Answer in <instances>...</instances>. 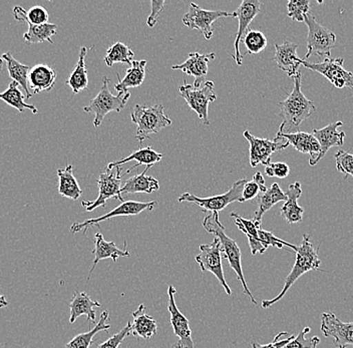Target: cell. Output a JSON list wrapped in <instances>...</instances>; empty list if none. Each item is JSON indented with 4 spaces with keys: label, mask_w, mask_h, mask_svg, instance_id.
<instances>
[{
    "label": "cell",
    "mask_w": 353,
    "mask_h": 348,
    "mask_svg": "<svg viewBox=\"0 0 353 348\" xmlns=\"http://www.w3.org/2000/svg\"><path fill=\"white\" fill-rule=\"evenodd\" d=\"M277 136H281L289 143L290 146L294 147L300 153L309 154V165L315 166L317 164V158L320 154V146L319 141L315 139L312 134L298 132L294 134H285L279 129Z\"/></svg>",
    "instance_id": "obj_20"
},
{
    "label": "cell",
    "mask_w": 353,
    "mask_h": 348,
    "mask_svg": "<svg viewBox=\"0 0 353 348\" xmlns=\"http://www.w3.org/2000/svg\"><path fill=\"white\" fill-rule=\"evenodd\" d=\"M308 28L307 54L303 61H307L311 54L317 57H330L331 50L336 45V35L332 30L317 23L315 17L310 12L306 14L305 21Z\"/></svg>",
    "instance_id": "obj_6"
},
{
    "label": "cell",
    "mask_w": 353,
    "mask_h": 348,
    "mask_svg": "<svg viewBox=\"0 0 353 348\" xmlns=\"http://www.w3.org/2000/svg\"><path fill=\"white\" fill-rule=\"evenodd\" d=\"M110 79L103 76V85L96 98L90 101V105L83 108L85 112H92L94 114V125L98 129L103 123V119L108 114L112 112H120L127 105L131 92H119L118 94H112L109 88Z\"/></svg>",
    "instance_id": "obj_5"
},
{
    "label": "cell",
    "mask_w": 353,
    "mask_h": 348,
    "mask_svg": "<svg viewBox=\"0 0 353 348\" xmlns=\"http://www.w3.org/2000/svg\"><path fill=\"white\" fill-rule=\"evenodd\" d=\"M165 1L164 0H152V12L149 15L147 19V24L149 28H153L156 23H158L159 17H160L161 13L164 10Z\"/></svg>",
    "instance_id": "obj_49"
},
{
    "label": "cell",
    "mask_w": 353,
    "mask_h": 348,
    "mask_svg": "<svg viewBox=\"0 0 353 348\" xmlns=\"http://www.w3.org/2000/svg\"><path fill=\"white\" fill-rule=\"evenodd\" d=\"M287 196L285 192L282 191L279 184L274 183L270 188L267 189L265 193L260 196L258 199V209L256 210L253 221L256 225L260 226L262 222V218L267 211L270 210L277 203L286 201Z\"/></svg>",
    "instance_id": "obj_30"
},
{
    "label": "cell",
    "mask_w": 353,
    "mask_h": 348,
    "mask_svg": "<svg viewBox=\"0 0 353 348\" xmlns=\"http://www.w3.org/2000/svg\"><path fill=\"white\" fill-rule=\"evenodd\" d=\"M289 173L290 168L285 163H270L268 166L265 167V174L270 178L285 179Z\"/></svg>",
    "instance_id": "obj_47"
},
{
    "label": "cell",
    "mask_w": 353,
    "mask_h": 348,
    "mask_svg": "<svg viewBox=\"0 0 353 348\" xmlns=\"http://www.w3.org/2000/svg\"><path fill=\"white\" fill-rule=\"evenodd\" d=\"M26 96L22 94L19 85L17 81H11L6 92H0V100L8 103L10 107L14 108L19 112L30 110L33 114H37V109L33 105L26 103Z\"/></svg>",
    "instance_id": "obj_37"
},
{
    "label": "cell",
    "mask_w": 353,
    "mask_h": 348,
    "mask_svg": "<svg viewBox=\"0 0 353 348\" xmlns=\"http://www.w3.org/2000/svg\"><path fill=\"white\" fill-rule=\"evenodd\" d=\"M242 41L246 46L247 54H260L267 46L266 37L258 30H249Z\"/></svg>",
    "instance_id": "obj_41"
},
{
    "label": "cell",
    "mask_w": 353,
    "mask_h": 348,
    "mask_svg": "<svg viewBox=\"0 0 353 348\" xmlns=\"http://www.w3.org/2000/svg\"><path fill=\"white\" fill-rule=\"evenodd\" d=\"M295 338V336L289 334L288 332H280L275 336L274 340L268 345H260V343L252 342L253 348H283L288 345L291 340Z\"/></svg>",
    "instance_id": "obj_48"
},
{
    "label": "cell",
    "mask_w": 353,
    "mask_h": 348,
    "mask_svg": "<svg viewBox=\"0 0 353 348\" xmlns=\"http://www.w3.org/2000/svg\"><path fill=\"white\" fill-rule=\"evenodd\" d=\"M334 157L336 160L337 171L345 174V176L350 175L353 178V154L339 151Z\"/></svg>",
    "instance_id": "obj_45"
},
{
    "label": "cell",
    "mask_w": 353,
    "mask_h": 348,
    "mask_svg": "<svg viewBox=\"0 0 353 348\" xmlns=\"http://www.w3.org/2000/svg\"><path fill=\"white\" fill-rule=\"evenodd\" d=\"M222 258V246L218 238H215L211 244L201 245L200 253L195 257L202 272H211L218 279L227 294L231 295V288L227 284L223 271Z\"/></svg>",
    "instance_id": "obj_12"
},
{
    "label": "cell",
    "mask_w": 353,
    "mask_h": 348,
    "mask_svg": "<svg viewBox=\"0 0 353 348\" xmlns=\"http://www.w3.org/2000/svg\"><path fill=\"white\" fill-rule=\"evenodd\" d=\"M203 227L210 234H213L215 238L220 240L222 246L223 258L228 260L229 265L232 269L235 271L238 279L243 285V292L250 298L251 303L257 305V300L254 298L252 293L249 290L246 280H245L244 273L242 268L241 250L236 243L235 240L227 236L225 233V227L220 222L219 213L210 212L206 214Z\"/></svg>",
    "instance_id": "obj_2"
},
{
    "label": "cell",
    "mask_w": 353,
    "mask_h": 348,
    "mask_svg": "<svg viewBox=\"0 0 353 348\" xmlns=\"http://www.w3.org/2000/svg\"><path fill=\"white\" fill-rule=\"evenodd\" d=\"M145 61H134L131 68L125 72V78L121 79L120 74H117L119 81L114 83V88L118 94L129 92V89H134L143 85L145 79Z\"/></svg>",
    "instance_id": "obj_28"
},
{
    "label": "cell",
    "mask_w": 353,
    "mask_h": 348,
    "mask_svg": "<svg viewBox=\"0 0 353 348\" xmlns=\"http://www.w3.org/2000/svg\"><path fill=\"white\" fill-rule=\"evenodd\" d=\"M163 158L162 154L158 153L154 151L151 147H140L137 151L132 152L130 154L128 157L121 158V160L114 161V162L110 163L108 165V169L114 170L119 168L121 165L125 164V163L132 162V161H136V166L132 167L125 172V174L131 173L132 171L138 168V167L145 165V167H153L154 164L160 162Z\"/></svg>",
    "instance_id": "obj_26"
},
{
    "label": "cell",
    "mask_w": 353,
    "mask_h": 348,
    "mask_svg": "<svg viewBox=\"0 0 353 348\" xmlns=\"http://www.w3.org/2000/svg\"><path fill=\"white\" fill-rule=\"evenodd\" d=\"M158 206V202H136V201H125L121 203L120 206L117 208L112 209L110 212L105 214V215L101 216V217L94 218V219H88L87 221L81 222V223H74L70 227V232L72 234L76 233L85 232L88 228L92 227L99 226L101 222L107 221V220L112 219L114 217H121V216H136L139 214L143 212V211H153L156 207Z\"/></svg>",
    "instance_id": "obj_14"
},
{
    "label": "cell",
    "mask_w": 353,
    "mask_h": 348,
    "mask_svg": "<svg viewBox=\"0 0 353 348\" xmlns=\"http://www.w3.org/2000/svg\"><path fill=\"white\" fill-rule=\"evenodd\" d=\"M114 170L105 169L99 174L98 181L99 196L94 201H83L81 205L85 211L92 212L99 207H105V203L110 199H116L121 203L125 202L121 194V169L120 167Z\"/></svg>",
    "instance_id": "obj_9"
},
{
    "label": "cell",
    "mask_w": 353,
    "mask_h": 348,
    "mask_svg": "<svg viewBox=\"0 0 353 348\" xmlns=\"http://www.w3.org/2000/svg\"><path fill=\"white\" fill-rule=\"evenodd\" d=\"M231 217L235 218L238 228L248 238L249 246H250L252 255H256L257 253L264 254L266 250L258 236V230H259L260 226L256 225L253 220L244 219L236 213H231Z\"/></svg>",
    "instance_id": "obj_35"
},
{
    "label": "cell",
    "mask_w": 353,
    "mask_h": 348,
    "mask_svg": "<svg viewBox=\"0 0 353 348\" xmlns=\"http://www.w3.org/2000/svg\"><path fill=\"white\" fill-rule=\"evenodd\" d=\"M215 85L213 81H205L204 85L200 89H196L193 85H189L185 81L184 85L179 87L181 96L187 101L188 105L198 114L199 119L205 125H210L209 105L212 101L217 100Z\"/></svg>",
    "instance_id": "obj_7"
},
{
    "label": "cell",
    "mask_w": 353,
    "mask_h": 348,
    "mask_svg": "<svg viewBox=\"0 0 353 348\" xmlns=\"http://www.w3.org/2000/svg\"><path fill=\"white\" fill-rule=\"evenodd\" d=\"M222 17H237L236 12H228L222 10H207L192 2L189 10L183 17L182 21L185 26L190 30H199L204 35L205 39H211L213 37V23Z\"/></svg>",
    "instance_id": "obj_10"
},
{
    "label": "cell",
    "mask_w": 353,
    "mask_h": 348,
    "mask_svg": "<svg viewBox=\"0 0 353 348\" xmlns=\"http://www.w3.org/2000/svg\"><path fill=\"white\" fill-rule=\"evenodd\" d=\"M149 169V167H145V171L142 174L134 175V177L125 181V185L121 189V195L136 193L151 194L154 191H158L160 189L159 181L154 179L152 176L145 175Z\"/></svg>",
    "instance_id": "obj_29"
},
{
    "label": "cell",
    "mask_w": 353,
    "mask_h": 348,
    "mask_svg": "<svg viewBox=\"0 0 353 348\" xmlns=\"http://www.w3.org/2000/svg\"><path fill=\"white\" fill-rule=\"evenodd\" d=\"M261 2L259 0H243L238 10H236L238 19V32L236 34L234 48L235 54L233 59H235L238 65H242L243 56L240 52V43L244 39L245 35L249 32V25L252 23L255 17L261 12Z\"/></svg>",
    "instance_id": "obj_17"
},
{
    "label": "cell",
    "mask_w": 353,
    "mask_h": 348,
    "mask_svg": "<svg viewBox=\"0 0 353 348\" xmlns=\"http://www.w3.org/2000/svg\"><path fill=\"white\" fill-rule=\"evenodd\" d=\"M88 54V48L83 46L79 52V61L74 70L66 81V85H70L74 94H79L81 90L88 89V78L87 67H85V57Z\"/></svg>",
    "instance_id": "obj_34"
},
{
    "label": "cell",
    "mask_w": 353,
    "mask_h": 348,
    "mask_svg": "<svg viewBox=\"0 0 353 348\" xmlns=\"http://www.w3.org/2000/svg\"><path fill=\"white\" fill-rule=\"evenodd\" d=\"M342 125H343V123L339 121V122L332 123L322 129L313 130L312 135L319 141L320 146V154L317 162L324 158L331 147L343 146L345 133L339 131V127Z\"/></svg>",
    "instance_id": "obj_21"
},
{
    "label": "cell",
    "mask_w": 353,
    "mask_h": 348,
    "mask_svg": "<svg viewBox=\"0 0 353 348\" xmlns=\"http://www.w3.org/2000/svg\"><path fill=\"white\" fill-rule=\"evenodd\" d=\"M294 87L285 101L279 103L282 122L279 129L285 134L298 133L300 125L316 111L314 103L308 100L301 92V72L294 76Z\"/></svg>",
    "instance_id": "obj_1"
},
{
    "label": "cell",
    "mask_w": 353,
    "mask_h": 348,
    "mask_svg": "<svg viewBox=\"0 0 353 348\" xmlns=\"http://www.w3.org/2000/svg\"><path fill=\"white\" fill-rule=\"evenodd\" d=\"M310 327H304L300 331V334L293 340H291L288 345L283 348H317V345L320 343L319 336L310 337L307 338L306 336L310 332Z\"/></svg>",
    "instance_id": "obj_43"
},
{
    "label": "cell",
    "mask_w": 353,
    "mask_h": 348,
    "mask_svg": "<svg viewBox=\"0 0 353 348\" xmlns=\"http://www.w3.org/2000/svg\"><path fill=\"white\" fill-rule=\"evenodd\" d=\"M134 57V52L129 46L118 41V43L108 48L107 54L105 57V63L109 68H112L114 63L132 65Z\"/></svg>",
    "instance_id": "obj_38"
},
{
    "label": "cell",
    "mask_w": 353,
    "mask_h": 348,
    "mask_svg": "<svg viewBox=\"0 0 353 348\" xmlns=\"http://www.w3.org/2000/svg\"><path fill=\"white\" fill-rule=\"evenodd\" d=\"M94 259L92 262V269L88 273V279L90 280V275L94 272V268L98 265L101 260L112 259L114 262L118 260L119 257H130V252L128 250H121L114 244V242L105 241L101 233H97L94 235V249L92 250Z\"/></svg>",
    "instance_id": "obj_24"
},
{
    "label": "cell",
    "mask_w": 353,
    "mask_h": 348,
    "mask_svg": "<svg viewBox=\"0 0 353 348\" xmlns=\"http://www.w3.org/2000/svg\"><path fill=\"white\" fill-rule=\"evenodd\" d=\"M320 329L324 336L334 339L335 347H353V323H343L332 312H323Z\"/></svg>",
    "instance_id": "obj_16"
},
{
    "label": "cell",
    "mask_w": 353,
    "mask_h": 348,
    "mask_svg": "<svg viewBox=\"0 0 353 348\" xmlns=\"http://www.w3.org/2000/svg\"><path fill=\"white\" fill-rule=\"evenodd\" d=\"M8 301L6 300V296L0 293V308L6 307L8 305Z\"/></svg>",
    "instance_id": "obj_50"
},
{
    "label": "cell",
    "mask_w": 353,
    "mask_h": 348,
    "mask_svg": "<svg viewBox=\"0 0 353 348\" xmlns=\"http://www.w3.org/2000/svg\"><path fill=\"white\" fill-rule=\"evenodd\" d=\"M297 43L284 41L282 45H275L274 61L289 78H294L300 72L302 59L297 56Z\"/></svg>",
    "instance_id": "obj_19"
},
{
    "label": "cell",
    "mask_w": 353,
    "mask_h": 348,
    "mask_svg": "<svg viewBox=\"0 0 353 348\" xmlns=\"http://www.w3.org/2000/svg\"><path fill=\"white\" fill-rule=\"evenodd\" d=\"M108 320H109V314L105 310L101 314L99 323L92 329L85 332V334H77L65 345V348H90L92 343L94 342V337L97 334L101 331L108 332V330L110 329V325H107Z\"/></svg>",
    "instance_id": "obj_36"
},
{
    "label": "cell",
    "mask_w": 353,
    "mask_h": 348,
    "mask_svg": "<svg viewBox=\"0 0 353 348\" xmlns=\"http://www.w3.org/2000/svg\"><path fill=\"white\" fill-rule=\"evenodd\" d=\"M309 10L310 2L308 0H290L287 2V15L298 23H304Z\"/></svg>",
    "instance_id": "obj_42"
},
{
    "label": "cell",
    "mask_w": 353,
    "mask_h": 348,
    "mask_svg": "<svg viewBox=\"0 0 353 348\" xmlns=\"http://www.w3.org/2000/svg\"><path fill=\"white\" fill-rule=\"evenodd\" d=\"M1 57L6 63L10 78L21 85L22 89L26 92L28 100L32 99V94L30 90V85H28V74H30V68L17 61L11 52H6L2 54Z\"/></svg>",
    "instance_id": "obj_32"
},
{
    "label": "cell",
    "mask_w": 353,
    "mask_h": 348,
    "mask_svg": "<svg viewBox=\"0 0 353 348\" xmlns=\"http://www.w3.org/2000/svg\"><path fill=\"white\" fill-rule=\"evenodd\" d=\"M57 72L48 65H37L30 68L28 74V85L33 94L50 92L54 89L57 81Z\"/></svg>",
    "instance_id": "obj_22"
},
{
    "label": "cell",
    "mask_w": 353,
    "mask_h": 348,
    "mask_svg": "<svg viewBox=\"0 0 353 348\" xmlns=\"http://www.w3.org/2000/svg\"><path fill=\"white\" fill-rule=\"evenodd\" d=\"M99 306L101 303L99 301L92 300L87 293L74 292L70 303V323H76L77 319L81 315L87 316L88 321L90 323H96V311L94 307H99Z\"/></svg>",
    "instance_id": "obj_25"
},
{
    "label": "cell",
    "mask_w": 353,
    "mask_h": 348,
    "mask_svg": "<svg viewBox=\"0 0 353 348\" xmlns=\"http://www.w3.org/2000/svg\"><path fill=\"white\" fill-rule=\"evenodd\" d=\"M23 23L28 25V30L23 34V39L28 45H35V43H43L44 41L54 43L52 41V37L57 34V25L54 23H46L41 25H34L30 23L26 19H21Z\"/></svg>",
    "instance_id": "obj_33"
},
{
    "label": "cell",
    "mask_w": 353,
    "mask_h": 348,
    "mask_svg": "<svg viewBox=\"0 0 353 348\" xmlns=\"http://www.w3.org/2000/svg\"><path fill=\"white\" fill-rule=\"evenodd\" d=\"M247 180L242 179L234 183L228 192L222 195L212 196V197L200 198L191 193H184L179 197V202H190L197 204L202 208L203 212H218L224 210L227 206L234 202L242 203L243 189Z\"/></svg>",
    "instance_id": "obj_8"
},
{
    "label": "cell",
    "mask_w": 353,
    "mask_h": 348,
    "mask_svg": "<svg viewBox=\"0 0 353 348\" xmlns=\"http://www.w3.org/2000/svg\"><path fill=\"white\" fill-rule=\"evenodd\" d=\"M3 59H2L1 56H0V72H1L2 70H3Z\"/></svg>",
    "instance_id": "obj_51"
},
{
    "label": "cell",
    "mask_w": 353,
    "mask_h": 348,
    "mask_svg": "<svg viewBox=\"0 0 353 348\" xmlns=\"http://www.w3.org/2000/svg\"><path fill=\"white\" fill-rule=\"evenodd\" d=\"M258 236H259L260 242L263 245L265 250H267L270 246L278 249H283L286 246V247L292 249V251L295 252V249L297 247V246L293 245V244L288 243V242L276 237L272 232L265 231L261 228L258 230Z\"/></svg>",
    "instance_id": "obj_44"
},
{
    "label": "cell",
    "mask_w": 353,
    "mask_h": 348,
    "mask_svg": "<svg viewBox=\"0 0 353 348\" xmlns=\"http://www.w3.org/2000/svg\"><path fill=\"white\" fill-rule=\"evenodd\" d=\"M57 177H59V193L61 196L74 201L81 198L83 191L74 176L72 165H68L65 169L57 170Z\"/></svg>",
    "instance_id": "obj_31"
},
{
    "label": "cell",
    "mask_w": 353,
    "mask_h": 348,
    "mask_svg": "<svg viewBox=\"0 0 353 348\" xmlns=\"http://www.w3.org/2000/svg\"><path fill=\"white\" fill-rule=\"evenodd\" d=\"M176 290L174 286L170 285L168 289L169 295V303L168 310L171 315V325L173 327L174 334L178 337V340L174 343L172 348H195L193 338H192L191 328H190L189 320L182 312L179 310L175 301Z\"/></svg>",
    "instance_id": "obj_15"
},
{
    "label": "cell",
    "mask_w": 353,
    "mask_h": 348,
    "mask_svg": "<svg viewBox=\"0 0 353 348\" xmlns=\"http://www.w3.org/2000/svg\"><path fill=\"white\" fill-rule=\"evenodd\" d=\"M343 59H324L322 63H312L302 59V65L325 76L337 89L350 88L353 90V74L343 68Z\"/></svg>",
    "instance_id": "obj_13"
},
{
    "label": "cell",
    "mask_w": 353,
    "mask_h": 348,
    "mask_svg": "<svg viewBox=\"0 0 353 348\" xmlns=\"http://www.w3.org/2000/svg\"><path fill=\"white\" fill-rule=\"evenodd\" d=\"M132 334V323H128L127 326L123 328L121 331L118 334H114L112 337H110L108 340L105 342L101 343L98 345V348H119L121 343H123V339L125 337L129 336Z\"/></svg>",
    "instance_id": "obj_46"
},
{
    "label": "cell",
    "mask_w": 353,
    "mask_h": 348,
    "mask_svg": "<svg viewBox=\"0 0 353 348\" xmlns=\"http://www.w3.org/2000/svg\"><path fill=\"white\" fill-rule=\"evenodd\" d=\"M132 334L138 339L149 340L157 334L158 323L151 315L145 312V304H141L136 311L132 312Z\"/></svg>",
    "instance_id": "obj_27"
},
{
    "label": "cell",
    "mask_w": 353,
    "mask_h": 348,
    "mask_svg": "<svg viewBox=\"0 0 353 348\" xmlns=\"http://www.w3.org/2000/svg\"><path fill=\"white\" fill-rule=\"evenodd\" d=\"M319 248H315L313 244L311 243L310 235L304 234L302 238L301 244L297 246L295 249L296 253V258H295V263L293 265L292 270L289 273L288 276L286 277L285 282H284L283 289L281 292L270 300H264L262 303V307L267 309L274 305L278 301L281 300L288 290L294 285L295 282L309 272V271H320V265H321V260L319 258ZM322 271V270H321Z\"/></svg>",
    "instance_id": "obj_3"
},
{
    "label": "cell",
    "mask_w": 353,
    "mask_h": 348,
    "mask_svg": "<svg viewBox=\"0 0 353 348\" xmlns=\"http://www.w3.org/2000/svg\"><path fill=\"white\" fill-rule=\"evenodd\" d=\"M131 118L132 122L137 125V139L140 143L172 125L171 119L165 114L163 105L150 107L136 105Z\"/></svg>",
    "instance_id": "obj_4"
},
{
    "label": "cell",
    "mask_w": 353,
    "mask_h": 348,
    "mask_svg": "<svg viewBox=\"0 0 353 348\" xmlns=\"http://www.w3.org/2000/svg\"><path fill=\"white\" fill-rule=\"evenodd\" d=\"M215 52L211 54H201L199 52H193L188 56V59L180 65H173V70H182L188 76H194L193 87L200 89L205 83V78L208 74L209 63L215 59Z\"/></svg>",
    "instance_id": "obj_18"
},
{
    "label": "cell",
    "mask_w": 353,
    "mask_h": 348,
    "mask_svg": "<svg viewBox=\"0 0 353 348\" xmlns=\"http://www.w3.org/2000/svg\"><path fill=\"white\" fill-rule=\"evenodd\" d=\"M13 13H14V19L17 21L26 19L34 25L48 23V19H50L48 10L41 6H32L28 12H26L21 6H15L13 8Z\"/></svg>",
    "instance_id": "obj_39"
},
{
    "label": "cell",
    "mask_w": 353,
    "mask_h": 348,
    "mask_svg": "<svg viewBox=\"0 0 353 348\" xmlns=\"http://www.w3.org/2000/svg\"><path fill=\"white\" fill-rule=\"evenodd\" d=\"M266 191L263 175L260 172H257L254 175L253 180L247 181L245 184L244 189H243L242 203L251 201V200L255 199L259 193H265Z\"/></svg>",
    "instance_id": "obj_40"
},
{
    "label": "cell",
    "mask_w": 353,
    "mask_h": 348,
    "mask_svg": "<svg viewBox=\"0 0 353 348\" xmlns=\"http://www.w3.org/2000/svg\"><path fill=\"white\" fill-rule=\"evenodd\" d=\"M243 136L250 145L249 161L252 168H256L258 165L268 166L271 163V156L274 152L282 151L289 146V143L286 140L277 135L273 141L257 138L249 131H245Z\"/></svg>",
    "instance_id": "obj_11"
},
{
    "label": "cell",
    "mask_w": 353,
    "mask_h": 348,
    "mask_svg": "<svg viewBox=\"0 0 353 348\" xmlns=\"http://www.w3.org/2000/svg\"><path fill=\"white\" fill-rule=\"evenodd\" d=\"M301 183L295 182L289 186L286 192L287 200L280 209V213L287 223H301L303 220L304 209L298 205V199L301 197Z\"/></svg>",
    "instance_id": "obj_23"
}]
</instances>
